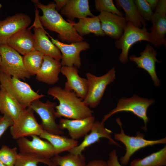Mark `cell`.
I'll use <instances>...</instances> for the list:
<instances>
[{
    "label": "cell",
    "mask_w": 166,
    "mask_h": 166,
    "mask_svg": "<svg viewBox=\"0 0 166 166\" xmlns=\"http://www.w3.org/2000/svg\"><path fill=\"white\" fill-rule=\"evenodd\" d=\"M31 1L42 12L39 19L43 27L58 33L59 38L64 42L71 43L83 41L71 23L66 21L56 10L55 3L45 5L38 0Z\"/></svg>",
    "instance_id": "obj_1"
},
{
    "label": "cell",
    "mask_w": 166,
    "mask_h": 166,
    "mask_svg": "<svg viewBox=\"0 0 166 166\" xmlns=\"http://www.w3.org/2000/svg\"><path fill=\"white\" fill-rule=\"evenodd\" d=\"M47 92L59 102L55 107L57 118L79 119L93 116V112L73 92L55 86L49 88Z\"/></svg>",
    "instance_id": "obj_2"
},
{
    "label": "cell",
    "mask_w": 166,
    "mask_h": 166,
    "mask_svg": "<svg viewBox=\"0 0 166 166\" xmlns=\"http://www.w3.org/2000/svg\"><path fill=\"white\" fill-rule=\"evenodd\" d=\"M0 83L25 109L34 101L45 96L35 92L27 83L1 72Z\"/></svg>",
    "instance_id": "obj_3"
},
{
    "label": "cell",
    "mask_w": 166,
    "mask_h": 166,
    "mask_svg": "<svg viewBox=\"0 0 166 166\" xmlns=\"http://www.w3.org/2000/svg\"><path fill=\"white\" fill-rule=\"evenodd\" d=\"M31 136L30 140L26 137L17 140L20 153L40 160L48 166H56L50 159L55 156L54 148L47 140H44L37 135Z\"/></svg>",
    "instance_id": "obj_4"
},
{
    "label": "cell",
    "mask_w": 166,
    "mask_h": 166,
    "mask_svg": "<svg viewBox=\"0 0 166 166\" xmlns=\"http://www.w3.org/2000/svg\"><path fill=\"white\" fill-rule=\"evenodd\" d=\"M116 121L120 127L121 131L119 133H114V138L121 142L126 147L125 154L120 159V163L123 165H127L132 156L139 150L147 146L166 143V137L159 140H151L144 139V135L140 132H137L135 136L127 135L122 128L120 119L118 118Z\"/></svg>",
    "instance_id": "obj_5"
},
{
    "label": "cell",
    "mask_w": 166,
    "mask_h": 166,
    "mask_svg": "<svg viewBox=\"0 0 166 166\" xmlns=\"http://www.w3.org/2000/svg\"><path fill=\"white\" fill-rule=\"evenodd\" d=\"M155 102L154 99H148L133 95L130 98L123 97L119 99L116 107L105 115L102 121L104 123L114 114L121 112L132 113L144 121V126L143 129L147 130V124L149 121L147 116L148 109Z\"/></svg>",
    "instance_id": "obj_6"
},
{
    "label": "cell",
    "mask_w": 166,
    "mask_h": 166,
    "mask_svg": "<svg viewBox=\"0 0 166 166\" xmlns=\"http://www.w3.org/2000/svg\"><path fill=\"white\" fill-rule=\"evenodd\" d=\"M0 72L10 76L25 80L31 75L24 64L23 57L6 45L0 44Z\"/></svg>",
    "instance_id": "obj_7"
},
{
    "label": "cell",
    "mask_w": 166,
    "mask_h": 166,
    "mask_svg": "<svg viewBox=\"0 0 166 166\" xmlns=\"http://www.w3.org/2000/svg\"><path fill=\"white\" fill-rule=\"evenodd\" d=\"M114 67L104 75L97 77L87 72L85 73L88 83L87 93L84 102L89 107L95 108L100 102L107 86L115 79Z\"/></svg>",
    "instance_id": "obj_8"
},
{
    "label": "cell",
    "mask_w": 166,
    "mask_h": 166,
    "mask_svg": "<svg viewBox=\"0 0 166 166\" xmlns=\"http://www.w3.org/2000/svg\"><path fill=\"white\" fill-rule=\"evenodd\" d=\"M141 41L151 43L150 33L147 31L146 27L139 28L127 22L122 35L115 42V47L121 50L119 56V60L121 63L126 64L128 62L130 49L134 44Z\"/></svg>",
    "instance_id": "obj_9"
},
{
    "label": "cell",
    "mask_w": 166,
    "mask_h": 166,
    "mask_svg": "<svg viewBox=\"0 0 166 166\" xmlns=\"http://www.w3.org/2000/svg\"><path fill=\"white\" fill-rule=\"evenodd\" d=\"M34 112L30 107H27L10 127V132L13 139L17 140L27 136L41 134L44 130L38 122Z\"/></svg>",
    "instance_id": "obj_10"
},
{
    "label": "cell",
    "mask_w": 166,
    "mask_h": 166,
    "mask_svg": "<svg viewBox=\"0 0 166 166\" xmlns=\"http://www.w3.org/2000/svg\"><path fill=\"white\" fill-rule=\"evenodd\" d=\"M35 17L34 22L30 27L34 28L35 49L44 56L51 57L59 61L61 60V54L58 48L50 41L39 19V11L35 6Z\"/></svg>",
    "instance_id": "obj_11"
},
{
    "label": "cell",
    "mask_w": 166,
    "mask_h": 166,
    "mask_svg": "<svg viewBox=\"0 0 166 166\" xmlns=\"http://www.w3.org/2000/svg\"><path fill=\"white\" fill-rule=\"evenodd\" d=\"M56 102L49 100L43 102L37 99L32 102L29 107L40 116L42 120L40 124L44 130L52 134L61 135L64 132L56 122Z\"/></svg>",
    "instance_id": "obj_12"
},
{
    "label": "cell",
    "mask_w": 166,
    "mask_h": 166,
    "mask_svg": "<svg viewBox=\"0 0 166 166\" xmlns=\"http://www.w3.org/2000/svg\"><path fill=\"white\" fill-rule=\"evenodd\" d=\"M48 35L52 42L60 50L61 54V63L62 66H74L80 68L81 65V52L90 48L89 44L83 41L67 44L62 42Z\"/></svg>",
    "instance_id": "obj_13"
},
{
    "label": "cell",
    "mask_w": 166,
    "mask_h": 166,
    "mask_svg": "<svg viewBox=\"0 0 166 166\" xmlns=\"http://www.w3.org/2000/svg\"><path fill=\"white\" fill-rule=\"evenodd\" d=\"M151 43L156 47L166 44V0H159L151 18Z\"/></svg>",
    "instance_id": "obj_14"
},
{
    "label": "cell",
    "mask_w": 166,
    "mask_h": 166,
    "mask_svg": "<svg viewBox=\"0 0 166 166\" xmlns=\"http://www.w3.org/2000/svg\"><path fill=\"white\" fill-rule=\"evenodd\" d=\"M31 22L28 15L22 13L0 20V44H7L11 37L20 30L27 28Z\"/></svg>",
    "instance_id": "obj_15"
},
{
    "label": "cell",
    "mask_w": 166,
    "mask_h": 166,
    "mask_svg": "<svg viewBox=\"0 0 166 166\" xmlns=\"http://www.w3.org/2000/svg\"><path fill=\"white\" fill-rule=\"evenodd\" d=\"M89 134L85 136L84 140L79 145L68 151L69 153L75 155L82 154L85 149L92 144L99 142L100 139L105 138L108 139L112 144L120 147L119 144L112 138L111 134L112 132L105 128L104 123L99 121H95Z\"/></svg>",
    "instance_id": "obj_16"
},
{
    "label": "cell",
    "mask_w": 166,
    "mask_h": 166,
    "mask_svg": "<svg viewBox=\"0 0 166 166\" xmlns=\"http://www.w3.org/2000/svg\"><path fill=\"white\" fill-rule=\"evenodd\" d=\"M157 51L149 44H147L144 50L140 53V56H129L130 61L135 62L137 66L146 71L150 76L155 86H159L160 81L157 76L156 70V62L160 63L156 58Z\"/></svg>",
    "instance_id": "obj_17"
},
{
    "label": "cell",
    "mask_w": 166,
    "mask_h": 166,
    "mask_svg": "<svg viewBox=\"0 0 166 166\" xmlns=\"http://www.w3.org/2000/svg\"><path fill=\"white\" fill-rule=\"evenodd\" d=\"M98 16L105 35L116 40L119 39L127 24L124 17L105 11L101 12Z\"/></svg>",
    "instance_id": "obj_18"
},
{
    "label": "cell",
    "mask_w": 166,
    "mask_h": 166,
    "mask_svg": "<svg viewBox=\"0 0 166 166\" xmlns=\"http://www.w3.org/2000/svg\"><path fill=\"white\" fill-rule=\"evenodd\" d=\"M61 72L67 79L64 89L73 92L78 97L84 99L87 92L88 83L86 78L80 76L78 68L74 66H62Z\"/></svg>",
    "instance_id": "obj_19"
},
{
    "label": "cell",
    "mask_w": 166,
    "mask_h": 166,
    "mask_svg": "<svg viewBox=\"0 0 166 166\" xmlns=\"http://www.w3.org/2000/svg\"><path fill=\"white\" fill-rule=\"evenodd\" d=\"M95 121V117L92 116L79 119H61L58 124L61 129H67L71 138L76 140L87 135Z\"/></svg>",
    "instance_id": "obj_20"
},
{
    "label": "cell",
    "mask_w": 166,
    "mask_h": 166,
    "mask_svg": "<svg viewBox=\"0 0 166 166\" xmlns=\"http://www.w3.org/2000/svg\"><path fill=\"white\" fill-rule=\"evenodd\" d=\"M62 66L60 61L44 56L42 66L36 75L39 81L49 85H53L59 80V75Z\"/></svg>",
    "instance_id": "obj_21"
},
{
    "label": "cell",
    "mask_w": 166,
    "mask_h": 166,
    "mask_svg": "<svg viewBox=\"0 0 166 166\" xmlns=\"http://www.w3.org/2000/svg\"><path fill=\"white\" fill-rule=\"evenodd\" d=\"M7 45L24 56L35 49L34 34L29 28L22 29L10 38Z\"/></svg>",
    "instance_id": "obj_22"
},
{
    "label": "cell",
    "mask_w": 166,
    "mask_h": 166,
    "mask_svg": "<svg viewBox=\"0 0 166 166\" xmlns=\"http://www.w3.org/2000/svg\"><path fill=\"white\" fill-rule=\"evenodd\" d=\"M26 109L0 85V112L2 114L8 117L14 122Z\"/></svg>",
    "instance_id": "obj_23"
},
{
    "label": "cell",
    "mask_w": 166,
    "mask_h": 166,
    "mask_svg": "<svg viewBox=\"0 0 166 166\" xmlns=\"http://www.w3.org/2000/svg\"><path fill=\"white\" fill-rule=\"evenodd\" d=\"M61 13L70 21L75 18L80 19L88 16H94L90 10L88 0H68L66 5L61 10Z\"/></svg>",
    "instance_id": "obj_24"
},
{
    "label": "cell",
    "mask_w": 166,
    "mask_h": 166,
    "mask_svg": "<svg viewBox=\"0 0 166 166\" xmlns=\"http://www.w3.org/2000/svg\"><path fill=\"white\" fill-rule=\"evenodd\" d=\"M77 33L81 36L90 33L97 36H104L105 35L102 30L100 20L98 16L79 19L77 22L68 20Z\"/></svg>",
    "instance_id": "obj_25"
},
{
    "label": "cell",
    "mask_w": 166,
    "mask_h": 166,
    "mask_svg": "<svg viewBox=\"0 0 166 166\" xmlns=\"http://www.w3.org/2000/svg\"><path fill=\"white\" fill-rule=\"evenodd\" d=\"M117 5L122 9L127 22L139 28L145 27L147 24L137 9L133 0H116Z\"/></svg>",
    "instance_id": "obj_26"
},
{
    "label": "cell",
    "mask_w": 166,
    "mask_h": 166,
    "mask_svg": "<svg viewBox=\"0 0 166 166\" xmlns=\"http://www.w3.org/2000/svg\"><path fill=\"white\" fill-rule=\"evenodd\" d=\"M46 140L53 147L55 155L65 151H68L77 146L78 141L71 138L49 133L44 130L39 136Z\"/></svg>",
    "instance_id": "obj_27"
},
{
    "label": "cell",
    "mask_w": 166,
    "mask_h": 166,
    "mask_svg": "<svg viewBox=\"0 0 166 166\" xmlns=\"http://www.w3.org/2000/svg\"><path fill=\"white\" fill-rule=\"evenodd\" d=\"M166 146L142 159H136L131 162L130 166H165Z\"/></svg>",
    "instance_id": "obj_28"
},
{
    "label": "cell",
    "mask_w": 166,
    "mask_h": 166,
    "mask_svg": "<svg viewBox=\"0 0 166 166\" xmlns=\"http://www.w3.org/2000/svg\"><path fill=\"white\" fill-rule=\"evenodd\" d=\"M44 55L34 49L23 57L25 66L31 76L36 75L42 65Z\"/></svg>",
    "instance_id": "obj_29"
},
{
    "label": "cell",
    "mask_w": 166,
    "mask_h": 166,
    "mask_svg": "<svg viewBox=\"0 0 166 166\" xmlns=\"http://www.w3.org/2000/svg\"><path fill=\"white\" fill-rule=\"evenodd\" d=\"M56 166H85V158L82 154L75 155L69 153L64 156L57 155L50 159Z\"/></svg>",
    "instance_id": "obj_30"
},
{
    "label": "cell",
    "mask_w": 166,
    "mask_h": 166,
    "mask_svg": "<svg viewBox=\"0 0 166 166\" xmlns=\"http://www.w3.org/2000/svg\"><path fill=\"white\" fill-rule=\"evenodd\" d=\"M18 148L3 145L0 149V161L6 166H14L18 153Z\"/></svg>",
    "instance_id": "obj_31"
},
{
    "label": "cell",
    "mask_w": 166,
    "mask_h": 166,
    "mask_svg": "<svg viewBox=\"0 0 166 166\" xmlns=\"http://www.w3.org/2000/svg\"><path fill=\"white\" fill-rule=\"evenodd\" d=\"M94 2L96 9L100 12L105 11L123 16L112 0H95Z\"/></svg>",
    "instance_id": "obj_32"
},
{
    "label": "cell",
    "mask_w": 166,
    "mask_h": 166,
    "mask_svg": "<svg viewBox=\"0 0 166 166\" xmlns=\"http://www.w3.org/2000/svg\"><path fill=\"white\" fill-rule=\"evenodd\" d=\"M134 1L137 9L145 20L150 21L154 12L146 0Z\"/></svg>",
    "instance_id": "obj_33"
},
{
    "label": "cell",
    "mask_w": 166,
    "mask_h": 166,
    "mask_svg": "<svg viewBox=\"0 0 166 166\" xmlns=\"http://www.w3.org/2000/svg\"><path fill=\"white\" fill-rule=\"evenodd\" d=\"M39 163L37 159L19 153L14 166H38Z\"/></svg>",
    "instance_id": "obj_34"
},
{
    "label": "cell",
    "mask_w": 166,
    "mask_h": 166,
    "mask_svg": "<svg viewBox=\"0 0 166 166\" xmlns=\"http://www.w3.org/2000/svg\"><path fill=\"white\" fill-rule=\"evenodd\" d=\"M14 121L6 116L3 115L0 121V138L7 129L13 125Z\"/></svg>",
    "instance_id": "obj_35"
},
{
    "label": "cell",
    "mask_w": 166,
    "mask_h": 166,
    "mask_svg": "<svg viewBox=\"0 0 166 166\" xmlns=\"http://www.w3.org/2000/svg\"><path fill=\"white\" fill-rule=\"evenodd\" d=\"M109 159L107 162L108 166H124L119 161L116 151L113 150L109 154Z\"/></svg>",
    "instance_id": "obj_36"
},
{
    "label": "cell",
    "mask_w": 166,
    "mask_h": 166,
    "mask_svg": "<svg viewBox=\"0 0 166 166\" xmlns=\"http://www.w3.org/2000/svg\"><path fill=\"white\" fill-rule=\"evenodd\" d=\"M85 166H108L107 162L101 160H94L89 162Z\"/></svg>",
    "instance_id": "obj_37"
},
{
    "label": "cell",
    "mask_w": 166,
    "mask_h": 166,
    "mask_svg": "<svg viewBox=\"0 0 166 166\" xmlns=\"http://www.w3.org/2000/svg\"><path fill=\"white\" fill-rule=\"evenodd\" d=\"M55 8L58 11L61 10L66 5L68 0H55Z\"/></svg>",
    "instance_id": "obj_38"
},
{
    "label": "cell",
    "mask_w": 166,
    "mask_h": 166,
    "mask_svg": "<svg viewBox=\"0 0 166 166\" xmlns=\"http://www.w3.org/2000/svg\"><path fill=\"white\" fill-rule=\"evenodd\" d=\"M146 1L153 11L155 10L159 1V0H146Z\"/></svg>",
    "instance_id": "obj_39"
},
{
    "label": "cell",
    "mask_w": 166,
    "mask_h": 166,
    "mask_svg": "<svg viewBox=\"0 0 166 166\" xmlns=\"http://www.w3.org/2000/svg\"><path fill=\"white\" fill-rule=\"evenodd\" d=\"M0 166H6L0 161Z\"/></svg>",
    "instance_id": "obj_40"
},
{
    "label": "cell",
    "mask_w": 166,
    "mask_h": 166,
    "mask_svg": "<svg viewBox=\"0 0 166 166\" xmlns=\"http://www.w3.org/2000/svg\"><path fill=\"white\" fill-rule=\"evenodd\" d=\"M2 117H3V116H0V121L2 118Z\"/></svg>",
    "instance_id": "obj_41"
},
{
    "label": "cell",
    "mask_w": 166,
    "mask_h": 166,
    "mask_svg": "<svg viewBox=\"0 0 166 166\" xmlns=\"http://www.w3.org/2000/svg\"><path fill=\"white\" fill-rule=\"evenodd\" d=\"M1 61V54L0 53V63Z\"/></svg>",
    "instance_id": "obj_42"
},
{
    "label": "cell",
    "mask_w": 166,
    "mask_h": 166,
    "mask_svg": "<svg viewBox=\"0 0 166 166\" xmlns=\"http://www.w3.org/2000/svg\"><path fill=\"white\" fill-rule=\"evenodd\" d=\"M2 5L0 3V9L2 7Z\"/></svg>",
    "instance_id": "obj_43"
}]
</instances>
